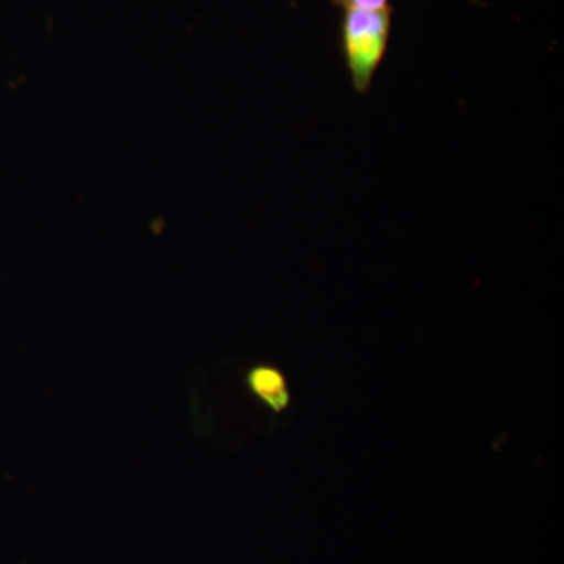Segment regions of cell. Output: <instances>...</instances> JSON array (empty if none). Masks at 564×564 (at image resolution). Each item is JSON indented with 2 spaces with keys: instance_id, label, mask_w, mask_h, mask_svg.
<instances>
[{
  "instance_id": "3957f363",
  "label": "cell",
  "mask_w": 564,
  "mask_h": 564,
  "mask_svg": "<svg viewBox=\"0 0 564 564\" xmlns=\"http://www.w3.org/2000/svg\"><path fill=\"white\" fill-rule=\"evenodd\" d=\"M336 6L347 10L378 11L388 9V0H334Z\"/></svg>"
},
{
  "instance_id": "6da1fadb",
  "label": "cell",
  "mask_w": 564,
  "mask_h": 564,
  "mask_svg": "<svg viewBox=\"0 0 564 564\" xmlns=\"http://www.w3.org/2000/svg\"><path fill=\"white\" fill-rule=\"evenodd\" d=\"M391 33V9L347 10L343 24L345 65L355 91L366 95L383 62Z\"/></svg>"
},
{
  "instance_id": "7a4b0ae2",
  "label": "cell",
  "mask_w": 564,
  "mask_h": 564,
  "mask_svg": "<svg viewBox=\"0 0 564 564\" xmlns=\"http://www.w3.org/2000/svg\"><path fill=\"white\" fill-rule=\"evenodd\" d=\"M248 386L251 392L262 400L274 413H281L288 408V384L280 370L269 366H258L248 373Z\"/></svg>"
}]
</instances>
